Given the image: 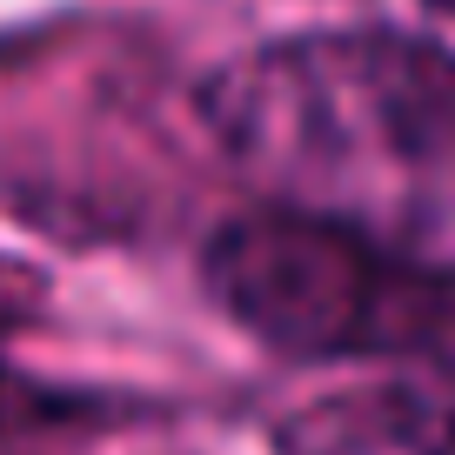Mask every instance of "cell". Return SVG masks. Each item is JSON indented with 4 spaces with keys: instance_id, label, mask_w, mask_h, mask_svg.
Here are the masks:
<instances>
[{
    "instance_id": "cell-1",
    "label": "cell",
    "mask_w": 455,
    "mask_h": 455,
    "mask_svg": "<svg viewBox=\"0 0 455 455\" xmlns=\"http://www.w3.org/2000/svg\"><path fill=\"white\" fill-rule=\"evenodd\" d=\"M228 168L275 208L455 255V47L402 28L282 34L201 81Z\"/></svg>"
},
{
    "instance_id": "cell-5",
    "label": "cell",
    "mask_w": 455,
    "mask_h": 455,
    "mask_svg": "<svg viewBox=\"0 0 455 455\" xmlns=\"http://www.w3.org/2000/svg\"><path fill=\"white\" fill-rule=\"evenodd\" d=\"M422 7H428V14H435L449 34H455V0H422ZM449 47H455V41H449Z\"/></svg>"
},
{
    "instance_id": "cell-3",
    "label": "cell",
    "mask_w": 455,
    "mask_h": 455,
    "mask_svg": "<svg viewBox=\"0 0 455 455\" xmlns=\"http://www.w3.org/2000/svg\"><path fill=\"white\" fill-rule=\"evenodd\" d=\"M275 455H455V388L375 382L315 395L282 415Z\"/></svg>"
},
{
    "instance_id": "cell-2",
    "label": "cell",
    "mask_w": 455,
    "mask_h": 455,
    "mask_svg": "<svg viewBox=\"0 0 455 455\" xmlns=\"http://www.w3.org/2000/svg\"><path fill=\"white\" fill-rule=\"evenodd\" d=\"M201 275L228 322L295 362H382L455 382V255L268 201L214 235Z\"/></svg>"
},
{
    "instance_id": "cell-4",
    "label": "cell",
    "mask_w": 455,
    "mask_h": 455,
    "mask_svg": "<svg viewBox=\"0 0 455 455\" xmlns=\"http://www.w3.org/2000/svg\"><path fill=\"white\" fill-rule=\"evenodd\" d=\"M68 415H74L68 395H54V388H34V382H20V375H0V455L20 449V442L41 435V428L68 422Z\"/></svg>"
}]
</instances>
